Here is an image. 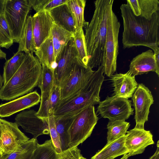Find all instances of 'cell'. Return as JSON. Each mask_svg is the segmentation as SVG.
<instances>
[{
  "label": "cell",
  "instance_id": "obj_10",
  "mask_svg": "<svg viewBox=\"0 0 159 159\" xmlns=\"http://www.w3.org/2000/svg\"><path fill=\"white\" fill-rule=\"evenodd\" d=\"M78 57L73 37L56 58L57 66L53 72L54 85L60 87L70 75Z\"/></svg>",
  "mask_w": 159,
  "mask_h": 159
},
{
  "label": "cell",
  "instance_id": "obj_2",
  "mask_svg": "<svg viewBox=\"0 0 159 159\" xmlns=\"http://www.w3.org/2000/svg\"><path fill=\"white\" fill-rule=\"evenodd\" d=\"M120 9L123 21L124 49L143 46L152 49L159 46V11L149 20L140 16H135L127 3L122 4Z\"/></svg>",
  "mask_w": 159,
  "mask_h": 159
},
{
  "label": "cell",
  "instance_id": "obj_18",
  "mask_svg": "<svg viewBox=\"0 0 159 159\" xmlns=\"http://www.w3.org/2000/svg\"><path fill=\"white\" fill-rule=\"evenodd\" d=\"M129 71L134 76L155 72L159 76V68L155 60L154 52L149 49L134 57L129 65Z\"/></svg>",
  "mask_w": 159,
  "mask_h": 159
},
{
  "label": "cell",
  "instance_id": "obj_17",
  "mask_svg": "<svg viewBox=\"0 0 159 159\" xmlns=\"http://www.w3.org/2000/svg\"><path fill=\"white\" fill-rule=\"evenodd\" d=\"M111 77L114 96L128 99L132 97L138 85L135 76L129 70L124 74H116Z\"/></svg>",
  "mask_w": 159,
  "mask_h": 159
},
{
  "label": "cell",
  "instance_id": "obj_45",
  "mask_svg": "<svg viewBox=\"0 0 159 159\" xmlns=\"http://www.w3.org/2000/svg\"><path fill=\"white\" fill-rule=\"evenodd\" d=\"M2 153L0 150V157H2Z\"/></svg>",
  "mask_w": 159,
  "mask_h": 159
},
{
  "label": "cell",
  "instance_id": "obj_29",
  "mask_svg": "<svg viewBox=\"0 0 159 159\" xmlns=\"http://www.w3.org/2000/svg\"><path fill=\"white\" fill-rule=\"evenodd\" d=\"M130 125L129 122L124 120H109L107 125L108 131L107 143L125 135Z\"/></svg>",
  "mask_w": 159,
  "mask_h": 159
},
{
  "label": "cell",
  "instance_id": "obj_41",
  "mask_svg": "<svg viewBox=\"0 0 159 159\" xmlns=\"http://www.w3.org/2000/svg\"><path fill=\"white\" fill-rule=\"evenodd\" d=\"M157 149L154 153L149 159H159V142L158 141L157 143Z\"/></svg>",
  "mask_w": 159,
  "mask_h": 159
},
{
  "label": "cell",
  "instance_id": "obj_34",
  "mask_svg": "<svg viewBox=\"0 0 159 159\" xmlns=\"http://www.w3.org/2000/svg\"><path fill=\"white\" fill-rule=\"evenodd\" d=\"M14 41L3 13L0 16V47L9 48Z\"/></svg>",
  "mask_w": 159,
  "mask_h": 159
},
{
  "label": "cell",
  "instance_id": "obj_3",
  "mask_svg": "<svg viewBox=\"0 0 159 159\" xmlns=\"http://www.w3.org/2000/svg\"><path fill=\"white\" fill-rule=\"evenodd\" d=\"M33 52L25 53L24 59L16 72L0 90V99L11 100L29 93L38 84L42 66Z\"/></svg>",
  "mask_w": 159,
  "mask_h": 159
},
{
  "label": "cell",
  "instance_id": "obj_4",
  "mask_svg": "<svg viewBox=\"0 0 159 159\" xmlns=\"http://www.w3.org/2000/svg\"><path fill=\"white\" fill-rule=\"evenodd\" d=\"M103 73L101 65L80 91L66 99L60 100L54 110V117L73 116L86 107L99 104V93L105 78Z\"/></svg>",
  "mask_w": 159,
  "mask_h": 159
},
{
  "label": "cell",
  "instance_id": "obj_23",
  "mask_svg": "<svg viewBox=\"0 0 159 159\" xmlns=\"http://www.w3.org/2000/svg\"><path fill=\"white\" fill-rule=\"evenodd\" d=\"M51 35L56 60L57 55L73 37V34L54 23Z\"/></svg>",
  "mask_w": 159,
  "mask_h": 159
},
{
  "label": "cell",
  "instance_id": "obj_39",
  "mask_svg": "<svg viewBox=\"0 0 159 159\" xmlns=\"http://www.w3.org/2000/svg\"><path fill=\"white\" fill-rule=\"evenodd\" d=\"M154 52L155 60L158 67L159 68V47L158 46H155L152 48Z\"/></svg>",
  "mask_w": 159,
  "mask_h": 159
},
{
  "label": "cell",
  "instance_id": "obj_19",
  "mask_svg": "<svg viewBox=\"0 0 159 159\" xmlns=\"http://www.w3.org/2000/svg\"><path fill=\"white\" fill-rule=\"evenodd\" d=\"M48 11L55 24L73 34L77 30L75 21L66 3Z\"/></svg>",
  "mask_w": 159,
  "mask_h": 159
},
{
  "label": "cell",
  "instance_id": "obj_30",
  "mask_svg": "<svg viewBox=\"0 0 159 159\" xmlns=\"http://www.w3.org/2000/svg\"><path fill=\"white\" fill-rule=\"evenodd\" d=\"M59 157V153L50 139L42 144H37L32 159H58Z\"/></svg>",
  "mask_w": 159,
  "mask_h": 159
},
{
  "label": "cell",
  "instance_id": "obj_9",
  "mask_svg": "<svg viewBox=\"0 0 159 159\" xmlns=\"http://www.w3.org/2000/svg\"><path fill=\"white\" fill-rule=\"evenodd\" d=\"M94 71L85 65L78 57L70 75L60 87V100L66 99L80 91Z\"/></svg>",
  "mask_w": 159,
  "mask_h": 159
},
{
  "label": "cell",
  "instance_id": "obj_26",
  "mask_svg": "<svg viewBox=\"0 0 159 159\" xmlns=\"http://www.w3.org/2000/svg\"><path fill=\"white\" fill-rule=\"evenodd\" d=\"M37 143V139L33 138L20 144L11 153L0 157V159H32Z\"/></svg>",
  "mask_w": 159,
  "mask_h": 159
},
{
  "label": "cell",
  "instance_id": "obj_36",
  "mask_svg": "<svg viewBox=\"0 0 159 159\" xmlns=\"http://www.w3.org/2000/svg\"><path fill=\"white\" fill-rule=\"evenodd\" d=\"M48 126L49 134L52 143L57 152L58 153L62 151L61 141L59 134L57 130L54 115L49 116L46 119Z\"/></svg>",
  "mask_w": 159,
  "mask_h": 159
},
{
  "label": "cell",
  "instance_id": "obj_7",
  "mask_svg": "<svg viewBox=\"0 0 159 159\" xmlns=\"http://www.w3.org/2000/svg\"><path fill=\"white\" fill-rule=\"evenodd\" d=\"M31 7L29 0H5L3 13L14 42L19 43Z\"/></svg>",
  "mask_w": 159,
  "mask_h": 159
},
{
  "label": "cell",
  "instance_id": "obj_42",
  "mask_svg": "<svg viewBox=\"0 0 159 159\" xmlns=\"http://www.w3.org/2000/svg\"><path fill=\"white\" fill-rule=\"evenodd\" d=\"M5 0H0V16L3 14Z\"/></svg>",
  "mask_w": 159,
  "mask_h": 159
},
{
  "label": "cell",
  "instance_id": "obj_27",
  "mask_svg": "<svg viewBox=\"0 0 159 159\" xmlns=\"http://www.w3.org/2000/svg\"><path fill=\"white\" fill-rule=\"evenodd\" d=\"M74 116L54 117L56 129L59 136L62 152L69 148L68 130Z\"/></svg>",
  "mask_w": 159,
  "mask_h": 159
},
{
  "label": "cell",
  "instance_id": "obj_16",
  "mask_svg": "<svg viewBox=\"0 0 159 159\" xmlns=\"http://www.w3.org/2000/svg\"><path fill=\"white\" fill-rule=\"evenodd\" d=\"M40 96L36 91L14 99L7 102L0 104V117L10 116L21 111L35 105L40 102Z\"/></svg>",
  "mask_w": 159,
  "mask_h": 159
},
{
  "label": "cell",
  "instance_id": "obj_6",
  "mask_svg": "<svg viewBox=\"0 0 159 159\" xmlns=\"http://www.w3.org/2000/svg\"><path fill=\"white\" fill-rule=\"evenodd\" d=\"M120 25L116 16L112 9L107 21L105 58L103 65V73L109 77L113 75L116 70L119 54L118 38Z\"/></svg>",
  "mask_w": 159,
  "mask_h": 159
},
{
  "label": "cell",
  "instance_id": "obj_38",
  "mask_svg": "<svg viewBox=\"0 0 159 159\" xmlns=\"http://www.w3.org/2000/svg\"><path fill=\"white\" fill-rule=\"evenodd\" d=\"M127 3L129 5L133 14L136 16L140 15V11L138 0H127Z\"/></svg>",
  "mask_w": 159,
  "mask_h": 159
},
{
  "label": "cell",
  "instance_id": "obj_14",
  "mask_svg": "<svg viewBox=\"0 0 159 159\" xmlns=\"http://www.w3.org/2000/svg\"><path fill=\"white\" fill-rule=\"evenodd\" d=\"M125 145L129 157L141 154L148 146L154 142L150 131L134 128L127 131L125 136Z\"/></svg>",
  "mask_w": 159,
  "mask_h": 159
},
{
  "label": "cell",
  "instance_id": "obj_28",
  "mask_svg": "<svg viewBox=\"0 0 159 159\" xmlns=\"http://www.w3.org/2000/svg\"><path fill=\"white\" fill-rule=\"evenodd\" d=\"M25 53L17 52L4 64L2 75L3 85L5 84L19 68L23 62Z\"/></svg>",
  "mask_w": 159,
  "mask_h": 159
},
{
  "label": "cell",
  "instance_id": "obj_22",
  "mask_svg": "<svg viewBox=\"0 0 159 159\" xmlns=\"http://www.w3.org/2000/svg\"><path fill=\"white\" fill-rule=\"evenodd\" d=\"M18 43V52L27 53L35 51L33 36L32 16L31 15L27 16Z\"/></svg>",
  "mask_w": 159,
  "mask_h": 159
},
{
  "label": "cell",
  "instance_id": "obj_8",
  "mask_svg": "<svg viewBox=\"0 0 159 159\" xmlns=\"http://www.w3.org/2000/svg\"><path fill=\"white\" fill-rule=\"evenodd\" d=\"M98 104L97 112L102 117L108 118L109 120H125L134 113L131 101L128 99L114 96H107Z\"/></svg>",
  "mask_w": 159,
  "mask_h": 159
},
{
  "label": "cell",
  "instance_id": "obj_37",
  "mask_svg": "<svg viewBox=\"0 0 159 159\" xmlns=\"http://www.w3.org/2000/svg\"><path fill=\"white\" fill-rule=\"evenodd\" d=\"M82 155L77 147L69 148L59 153L58 159H80Z\"/></svg>",
  "mask_w": 159,
  "mask_h": 159
},
{
  "label": "cell",
  "instance_id": "obj_15",
  "mask_svg": "<svg viewBox=\"0 0 159 159\" xmlns=\"http://www.w3.org/2000/svg\"><path fill=\"white\" fill-rule=\"evenodd\" d=\"M34 42L35 50L50 35L53 21L48 11L36 12L32 16Z\"/></svg>",
  "mask_w": 159,
  "mask_h": 159
},
{
  "label": "cell",
  "instance_id": "obj_13",
  "mask_svg": "<svg viewBox=\"0 0 159 159\" xmlns=\"http://www.w3.org/2000/svg\"><path fill=\"white\" fill-rule=\"evenodd\" d=\"M34 110H23L15 117V122L26 132L31 134L37 139L39 136L49 134L46 119L38 117Z\"/></svg>",
  "mask_w": 159,
  "mask_h": 159
},
{
  "label": "cell",
  "instance_id": "obj_43",
  "mask_svg": "<svg viewBox=\"0 0 159 159\" xmlns=\"http://www.w3.org/2000/svg\"><path fill=\"white\" fill-rule=\"evenodd\" d=\"M129 157L128 154H125L123 155L121 158L120 159H128Z\"/></svg>",
  "mask_w": 159,
  "mask_h": 159
},
{
  "label": "cell",
  "instance_id": "obj_33",
  "mask_svg": "<svg viewBox=\"0 0 159 159\" xmlns=\"http://www.w3.org/2000/svg\"><path fill=\"white\" fill-rule=\"evenodd\" d=\"M140 15L150 20L153 14L159 10L158 0H138Z\"/></svg>",
  "mask_w": 159,
  "mask_h": 159
},
{
  "label": "cell",
  "instance_id": "obj_24",
  "mask_svg": "<svg viewBox=\"0 0 159 159\" xmlns=\"http://www.w3.org/2000/svg\"><path fill=\"white\" fill-rule=\"evenodd\" d=\"M60 87L54 85L51 93L49 98L43 103L40 104L39 109L37 111L38 117L46 119L54 115L55 108L61 100Z\"/></svg>",
  "mask_w": 159,
  "mask_h": 159
},
{
  "label": "cell",
  "instance_id": "obj_12",
  "mask_svg": "<svg viewBox=\"0 0 159 159\" xmlns=\"http://www.w3.org/2000/svg\"><path fill=\"white\" fill-rule=\"evenodd\" d=\"M132 100L135 111L134 128L144 129V124L148 120L150 107L154 101L152 93L143 84H138Z\"/></svg>",
  "mask_w": 159,
  "mask_h": 159
},
{
  "label": "cell",
  "instance_id": "obj_31",
  "mask_svg": "<svg viewBox=\"0 0 159 159\" xmlns=\"http://www.w3.org/2000/svg\"><path fill=\"white\" fill-rule=\"evenodd\" d=\"M86 2L85 0H68L66 2L75 21L78 30L83 28L86 22L84 17Z\"/></svg>",
  "mask_w": 159,
  "mask_h": 159
},
{
  "label": "cell",
  "instance_id": "obj_11",
  "mask_svg": "<svg viewBox=\"0 0 159 159\" xmlns=\"http://www.w3.org/2000/svg\"><path fill=\"white\" fill-rule=\"evenodd\" d=\"M2 131L0 137V150L2 156L10 154L29 138L19 129L15 122L0 118Z\"/></svg>",
  "mask_w": 159,
  "mask_h": 159
},
{
  "label": "cell",
  "instance_id": "obj_25",
  "mask_svg": "<svg viewBox=\"0 0 159 159\" xmlns=\"http://www.w3.org/2000/svg\"><path fill=\"white\" fill-rule=\"evenodd\" d=\"M42 66V73L38 84L41 92L40 104L49 98L54 85L53 72L44 65Z\"/></svg>",
  "mask_w": 159,
  "mask_h": 159
},
{
  "label": "cell",
  "instance_id": "obj_40",
  "mask_svg": "<svg viewBox=\"0 0 159 159\" xmlns=\"http://www.w3.org/2000/svg\"><path fill=\"white\" fill-rule=\"evenodd\" d=\"M5 59V60H6V54L0 48V59ZM3 83L2 77L0 75V90L3 86Z\"/></svg>",
  "mask_w": 159,
  "mask_h": 159
},
{
  "label": "cell",
  "instance_id": "obj_32",
  "mask_svg": "<svg viewBox=\"0 0 159 159\" xmlns=\"http://www.w3.org/2000/svg\"><path fill=\"white\" fill-rule=\"evenodd\" d=\"M73 38L79 58L85 65L87 66L88 58L87 53L84 34L83 29L76 30L73 34Z\"/></svg>",
  "mask_w": 159,
  "mask_h": 159
},
{
  "label": "cell",
  "instance_id": "obj_5",
  "mask_svg": "<svg viewBox=\"0 0 159 159\" xmlns=\"http://www.w3.org/2000/svg\"><path fill=\"white\" fill-rule=\"evenodd\" d=\"M98 120L94 106L86 107L75 115L68 130L69 148L78 146L90 137Z\"/></svg>",
  "mask_w": 159,
  "mask_h": 159
},
{
  "label": "cell",
  "instance_id": "obj_35",
  "mask_svg": "<svg viewBox=\"0 0 159 159\" xmlns=\"http://www.w3.org/2000/svg\"><path fill=\"white\" fill-rule=\"evenodd\" d=\"M31 7L36 12L49 10L63 4L68 0H29Z\"/></svg>",
  "mask_w": 159,
  "mask_h": 159
},
{
  "label": "cell",
  "instance_id": "obj_21",
  "mask_svg": "<svg viewBox=\"0 0 159 159\" xmlns=\"http://www.w3.org/2000/svg\"><path fill=\"white\" fill-rule=\"evenodd\" d=\"M34 52L41 65L46 66L54 72L57 64L54 56L51 34Z\"/></svg>",
  "mask_w": 159,
  "mask_h": 159
},
{
  "label": "cell",
  "instance_id": "obj_1",
  "mask_svg": "<svg viewBox=\"0 0 159 159\" xmlns=\"http://www.w3.org/2000/svg\"><path fill=\"white\" fill-rule=\"evenodd\" d=\"M113 0H97L94 2L95 10L89 23L84 27L85 42L88 58L87 66L92 68L103 65L105 58L107 21L112 9Z\"/></svg>",
  "mask_w": 159,
  "mask_h": 159
},
{
  "label": "cell",
  "instance_id": "obj_20",
  "mask_svg": "<svg viewBox=\"0 0 159 159\" xmlns=\"http://www.w3.org/2000/svg\"><path fill=\"white\" fill-rule=\"evenodd\" d=\"M125 135L108 143L98 150L91 159H114L128 154L125 145Z\"/></svg>",
  "mask_w": 159,
  "mask_h": 159
},
{
  "label": "cell",
  "instance_id": "obj_44",
  "mask_svg": "<svg viewBox=\"0 0 159 159\" xmlns=\"http://www.w3.org/2000/svg\"><path fill=\"white\" fill-rule=\"evenodd\" d=\"M1 131H2V129H1V123L0 121V137L1 135Z\"/></svg>",
  "mask_w": 159,
  "mask_h": 159
}]
</instances>
